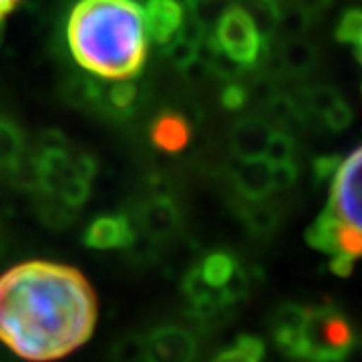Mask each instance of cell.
Instances as JSON below:
<instances>
[{
    "instance_id": "6da1fadb",
    "label": "cell",
    "mask_w": 362,
    "mask_h": 362,
    "mask_svg": "<svg viewBox=\"0 0 362 362\" xmlns=\"http://www.w3.org/2000/svg\"><path fill=\"white\" fill-rule=\"evenodd\" d=\"M95 322V292L71 266L35 259L0 276V342L25 361L63 358L89 340Z\"/></svg>"
},
{
    "instance_id": "7a4b0ae2",
    "label": "cell",
    "mask_w": 362,
    "mask_h": 362,
    "mask_svg": "<svg viewBox=\"0 0 362 362\" xmlns=\"http://www.w3.org/2000/svg\"><path fill=\"white\" fill-rule=\"evenodd\" d=\"M147 25L135 0H78L66 21L75 63L103 81L139 75L147 59Z\"/></svg>"
},
{
    "instance_id": "3957f363",
    "label": "cell",
    "mask_w": 362,
    "mask_h": 362,
    "mask_svg": "<svg viewBox=\"0 0 362 362\" xmlns=\"http://www.w3.org/2000/svg\"><path fill=\"white\" fill-rule=\"evenodd\" d=\"M308 244L332 258L362 256V147L338 163L330 202L306 232Z\"/></svg>"
},
{
    "instance_id": "277c9868",
    "label": "cell",
    "mask_w": 362,
    "mask_h": 362,
    "mask_svg": "<svg viewBox=\"0 0 362 362\" xmlns=\"http://www.w3.org/2000/svg\"><path fill=\"white\" fill-rule=\"evenodd\" d=\"M95 171V161L85 153H73L61 133H45L35 157V173L47 197L61 204L63 209H77L89 197Z\"/></svg>"
},
{
    "instance_id": "5b68a950",
    "label": "cell",
    "mask_w": 362,
    "mask_h": 362,
    "mask_svg": "<svg viewBox=\"0 0 362 362\" xmlns=\"http://www.w3.org/2000/svg\"><path fill=\"white\" fill-rule=\"evenodd\" d=\"M352 346L349 322L330 308L306 312L298 340L296 358L310 362H338Z\"/></svg>"
},
{
    "instance_id": "8992f818",
    "label": "cell",
    "mask_w": 362,
    "mask_h": 362,
    "mask_svg": "<svg viewBox=\"0 0 362 362\" xmlns=\"http://www.w3.org/2000/svg\"><path fill=\"white\" fill-rule=\"evenodd\" d=\"M216 33H214V42L218 45L223 54H228L233 63L240 66H254L259 61L266 40L262 39L254 21L250 14L232 4L226 13L221 14L216 23Z\"/></svg>"
},
{
    "instance_id": "52a82bcc",
    "label": "cell",
    "mask_w": 362,
    "mask_h": 362,
    "mask_svg": "<svg viewBox=\"0 0 362 362\" xmlns=\"http://www.w3.org/2000/svg\"><path fill=\"white\" fill-rule=\"evenodd\" d=\"M145 362H194L197 344L194 334L181 326L156 328L143 342Z\"/></svg>"
},
{
    "instance_id": "ba28073f",
    "label": "cell",
    "mask_w": 362,
    "mask_h": 362,
    "mask_svg": "<svg viewBox=\"0 0 362 362\" xmlns=\"http://www.w3.org/2000/svg\"><path fill=\"white\" fill-rule=\"evenodd\" d=\"M235 189L247 202H264L274 192L272 181V163L264 156L235 157L230 165Z\"/></svg>"
},
{
    "instance_id": "9c48e42d",
    "label": "cell",
    "mask_w": 362,
    "mask_h": 362,
    "mask_svg": "<svg viewBox=\"0 0 362 362\" xmlns=\"http://www.w3.org/2000/svg\"><path fill=\"white\" fill-rule=\"evenodd\" d=\"M83 242L93 250H123L135 242V232L127 216H99L87 226Z\"/></svg>"
},
{
    "instance_id": "30bf717a",
    "label": "cell",
    "mask_w": 362,
    "mask_h": 362,
    "mask_svg": "<svg viewBox=\"0 0 362 362\" xmlns=\"http://www.w3.org/2000/svg\"><path fill=\"white\" fill-rule=\"evenodd\" d=\"M147 35L157 45H168L180 33L181 25L185 21V11L175 0H149L143 8Z\"/></svg>"
},
{
    "instance_id": "8fae6325",
    "label": "cell",
    "mask_w": 362,
    "mask_h": 362,
    "mask_svg": "<svg viewBox=\"0 0 362 362\" xmlns=\"http://www.w3.org/2000/svg\"><path fill=\"white\" fill-rule=\"evenodd\" d=\"M180 223V211L177 206L165 197L159 195L156 199L147 202L139 216V226L147 238L151 240H165L171 233L177 230Z\"/></svg>"
},
{
    "instance_id": "7c38bea8",
    "label": "cell",
    "mask_w": 362,
    "mask_h": 362,
    "mask_svg": "<svg viewBox=\"0 0 362 362\" xmlns=\"http://www.w3.org/2000/svg\"><path fill=\"white\" fill-rule=\"evenodd\" d=\"M272 127L266 119L246 117L242 119L232 131V147L238 157H258L264 156V149L270 139Z\"/></svg>"
},
{
    "instance_id": "4fadbf2b",
    "label": "cell",
    "mask_w": 362,
    "mask_h": 362,
    "mask_svg": "<svg viewBox=\"0 0 362 362\" xmlns=\"http://www.w3.org/2000/svg\"><path fill=\"white\" fill-rule=\"evenodd\" d=\"M149 135L157 149L165 153H177L181 149H185V145L189 143L192 127L185 121V117L177 113H163L153 121Z\"/></svg>"
},
{
    "instance_id": "5bb4252c",
    "label": "cell",
    "mask_w": 362,
    "mask_h": 362,
    "mask_svg": "<svg viewBox=\"0 0 362 362\" xmlns=\"http://www.w3.org/2000/svg\"><path fill=\"white\" fill-rule=\"evenodd\" d=\"M306 312L308 308L288 304L274 314V326H272L274 340L292 358H296L298 340H300V332H302V326L306 320Z\"/></svg>"
},
{
    "instance_id": "9a60e30c",
    "label": "cell",
    "mask_w": 362,
    "mask_h": 362,
    "mask_svg": "<svg viewBox=\"0 0 362 362\" xmlns=\"http://www.w3.org/2000/svg\"><path fill=\"white\" fill-rule=\"evenodd\" d=\"M197 268V274L202 276V280L206 282L211 290L220 292L223 302L228 304L226 300V294H223V288L228 286V282L233 278V274L238 272V262L233 258L230 252H223V250H218V252H211L207 254L204 262Z\"/></svg>"
},
{
    "instance_id": "2e32d148",
    "label": "cell",
    "mask_w": 362,
    "mask_h": 362,
    "mask_svg": "<svg viewBox=\"0 0 362 362\" xmlns=\"http://www.w3.org/2000/svg\"><path fill=\"white\" fill-rule=\"evenodd\" d=\"M137 101V87L131 83V78L111 81L107 87L99 83L95 103L105 107L113 115H129Z\"/></svg>"
},
{
    "instance_id": "e0dca14e",
    "label": "cell",
    "mask_w": 362,
    "mask_h": 362,
    "mask_svg": "<svg viewBox=\"0 0 362 362\" xmlns=\"http://www.w3.org/2000/svg\"><path fill=\"white\" fill-rule=\"evenodd\" d=\"M238 6H242L250 14L262 39L268 42L280 25V16H282L278 0H238Z\"/></svg>"
},
{
    "instance_id": "ac0fdd59",
    "label": "cell",
    "mask_w": 362,
    "mask_h": 362,
    "mask_svg": "<svg viewBox=\"0 0 362 362\" xmlns=\"http://www.w3.org/2000/svg\"><path fill=\"white\" fill-rule=\"evenodd\" d=\"M25 149L23 131L13 121L0 119V169H13Z\"/></svg>"
},
{
    "instance_id": "d6986e66",
    "label": "cell",
    "mask_w": 362,
    "mask_h": 362,
    "mask_svg": "<svg viewBox=\"0 0 362 362\" xmlns=\"http://www.w3.org/2000/svg\"><path fill=\"white\" fill-rule=\"evenodd\" d=\"M264 342L256 337H240L232 346L216 354L211 362H262Z\"/></svg>"
},
{
    "instance_id": "ffe728a7",
    "label": "cell",
    "mask_w": 362,
    "mask_h": 362,
    "mask_svg": "<svg viewBox=\"0 0 362 362\" xmlns=\"http://www.w3.org/2000/svg\"><path fill=\"white\" fill-rule=\"evenodd\" d=\"M282 63L288 71L292 73H306L314 61H316V51L310 42L300 40L296 37H292L290 40H286V45L282 47Z\"/></svg>"
},
{
    "instance_id": "44dd1931",
    "label": "cell",
    "mask_w": 362,
    "mask_h": 362,
    "mask_svg": "<svg viewBox=\"0 0 362 362\" xmlns=\"http://www.w3.org/2000/svg\"><path fill=\"white\" fill-rule=\"evenodd\" d=\"M233 4V0H189L185 14L189 18H194L197 25L202 26L207 33V28L211 30L218 18L226 13Z\"/></svg>"
},
{
    "instance_id": "7402d4cb",
    "label": "cell",
    "mask_w": 362,
    "mask_h": 362,
    "mask_svg": "<svg viewBox=\"0 0 362 362\" xmlns=\"http://www.w3.org/2000/svg\"><path fill=\"white\" fill-rule=\"evenodd\" d=\"M340 99H342V97H340L332 87H328V85H314V87L306 89V93H304L306 109L310 111L312 115L320 117V119H322Z\"/></svg>"
},
{
    "instance_id": "603a6c76",
    "label": "cell",
    "mask_w": 362,
    "mask_h": 362,
    "mask_svg": "<svg viewBox=\"0 0 362 362\" xmlns=\"http://www.w3.org/2000/svg\"><path fill=\"white\" fill-rule=\"evenodd\" d=\"M264 157L270 161L272 165L294 161V139H292V135L282 129L272 131L268 145L264 149Z\"/></svg>"
},
{
    "instance_id": "cb8c5ba5",
    "label": "cell",
    "mask_w": 362,
    "mask_h": 362,
    "mask_svg": "<svg viewBox=\"0 0 362 362\" xmlns=\"http://www.w3.org/2000/svg\"><path fill=\"white\" fill-rule=\"evenodd\" d=\"M337 39L340 42H362V11L361 8H350L340 16V23L337 26Z\"/></svg>"
},
{
    "instance_id": "d4e9b609",
    "label": "cell",
    "mask_w": 362,
    "mask_h": 362,
    "mask_svg": "<svg viewBox=\"0 0 362 362\" xmlns=\"http://www.w3.org/2000/svg\"><path fill=\"white\" fill-rule=\"evenodd\" d=\"M270 117L278 123V129L288 133V127L300 121V109L288 97H274L270 101Z\"/></svg>"
},
{
    "instance_id": "484cf974",
    "label": "cell",
    "mask_w": 362,
    "mask_h": 362,
    "mask_svg": "<svg viewBox=\"0 0 362 362\" xmlns=\"http://www.w3.org/2000/svg\"><path fill=\"white\" fill-rule=\"evenodd\" d=\"M276 211L272 207L264 206L262 202H252V206L246 209V221L247 226L258 233H266L274 230L276 226Z\"/></svg>"
},
{
    "instance_id": "4316f807",
    "label": "cell",
    "mask_w": 362,
    "mask_h": 362,
    "mask_svg": "<svg viewBox=\"0 0 362 362\" xmlns=\"http://www.w3.org/2000/svg\"><path fill=\"white\" fill-rule=\"evenodd\" d=\"M247 99H250V89H246L235 78H230L228 85L221 90V105L228 111H240L242 107H246Z\"/></svg>"
},
{
    "instance_id": "83f0119b",
    "label": "cell",
    "mask_w": 362,
    "mask_h": 362,
    "mask_svg": "<svg viewBox=\"0 0 362 362\" xmlns=\"http://www.w3.org/2000/svg\"><path fill=\"white\" fill-rule=\"evenodd\" d=\"M322 121L324 125L330 131H344L350 125V121H352V111H350V107L346 105V101L340 99V101L322 117Z\"/></svg>"
},
{
    "instance_id": "f1b7e54d",
    "label": "cell",
    "mask_w": 362,
    "mask_h": 362,
    "mask_svg": "<svg viewBox=\"0 0 362 362\" xmlns=\"http://www.w3.org/2000/svg\"><path fill=\"white\" fill-rule=\"evenodd\" d=\"M298 177V168L294 161H286V163H276L272 165V181H274V192H282L294 185Z\"/></svg>"
},
{
    "instance_id": "f546056e",
    "label": "cell",
    "mask_w": 362,
    "mask_h": 362,
    "mask_svg": "<svg viewBox=\"0 0 362 362\" xmlns=\"http://www.w3.org/2000/svg\"><path fill=\"white\" fill-rule=\"evenodd\" d=\"M338 163H340L338 157H320V159H316V163H314V175H316V180L322 181L332 177L334 171H337Z\"/></svg>"
},
{
    "instance_id": "4dcf8cb0",
    "label": "cell",
    "mask_w": 362,
    "mask_h": 362,
    "mask_svg": "<svg viewBox=\"0 0 362 362\" xmlns=\"http://www.w3.org/2000/svg\"><path fill=\"white\" fill-rule=\"evenodd\" d=\"M330 0H296V6L302 11V13L312 14L318 13V11H324L328 6Z\"/></svg>"
},
{
    "instance_id": "1f68e13d",
    "label": "cell",
    "mask_w": 362,
    "mask_h": 362,
    "mask_svg": "<svg viewBox=\"0 0 362 362\" xmlns=\"http://www.w3.org/2000/svg\"><path fill=\"white\" fill-rule=\"evenodd\" d=\"M18 2H21V0H0V21L11 13Z\"/></svg>"
},
{
    "instance_id": "d6a6232c",
    "label": "cell",
    "mask_w": 362,
    "mask_h": 362,
    "mask_svg": "<svg viewBox=\"0 0 362 362\" xmlns=\"http://www.w3.org/2000/svg\"><path fill=\"white\" fill-rule=\"evenodd\" d=\"M358 59L362 61V42H361V49H358Z\"/></svg>"
}]
</instances>
